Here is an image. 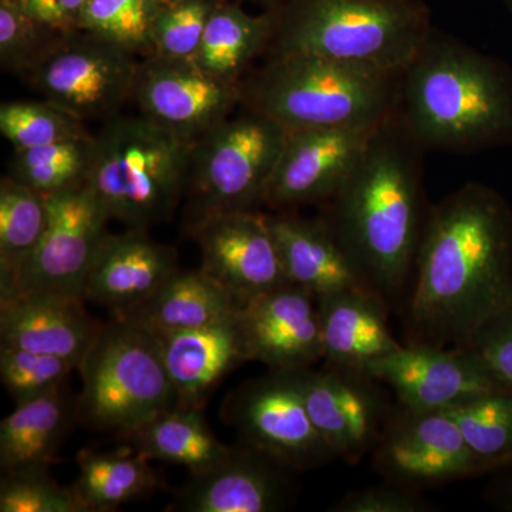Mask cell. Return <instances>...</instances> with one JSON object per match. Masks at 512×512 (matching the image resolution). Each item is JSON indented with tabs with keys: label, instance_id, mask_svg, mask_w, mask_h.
I'll return each mask as SVG.
<instances>
[{
	"label": "cell",
	"instance_id": "d6986e66",
	"mask_svg": "<svg viewBox=\"0 0 512 512\" xmlns=\"http://www.w3.org/2000/svg\"><path fill=\"white\" fill-rule=\"evenodd\" d=\"M178 252L154 241L147 229L127 228L101 241L84 286V301L127 318L146 305L178 271Z\"/></svg>",
	"mask_w": 512,
	"mask_h": 512
},
{
	"label": "cell",
	"instance_id": "4316f807",
	"mask_svg": "<svg viewBox=\"0 0 512 512\" xmlns=\"http://www.w3.org/2000/svg\"><path fill=\"white\" fill-rule=\"evenodd\" d=\"M274 30V10L251 15L239 3L222 0L211 15L194 60L217 79L241 83L252 63L268 52Z\"/></svg>",
	"mask_w": 512,
	"mask_h": 512
},
{
	"label": "cell",
	"instance_id": "d590c367",
	"mask_svg": "<svg viewBox=\"0 0 512 512\" xmlns=\"http://www.w3.org/2000/svg\"><path fill=\"white\" fill-rule=\"evenodd\" d=\"M222 0H180L158 8L153 23L154 55L194 60L214 10Z\"/></svg>",
	"mask_w": 512,
	"mask_h": 512
},
{
	"label": "cell",
	"instance_id": "3957f363",
	"mask_svg": "<svg viewBox=\"0 0 512 512\" xmlns=\"http://www.w3.org/2000/svg\"><path fill=\"white\" fill-rule=\"evenodd\" d=\"M397 114L427 153L510 147L512 69L433 28L404 69Z\"/></svg>",
	"mask_w": 512,
	"mask_h": 512
},
{
	"label": "cell",
	"instance_id": "603a6c76",
	"mask_svg": "<svg viewBox=\"0 0 512 512\" xmlns=\"http://www.w3.org/2000/svg\"><path fill=\"white\" fill-rule=\"evenodd\" d=\"M323 365L369 375V367L403 346L389 326L390 306L369 289L318 296Z\"/></svg>",
	"mask_w": 512,
	"mask_h": 512
},
{
	"label": "cell",
	"instance_id": "e575fe53",
	"mask_svg": "<svg viewBox=\"0 0 512 512\" xmlns=\"http://www.w3.org/2000/svg\"><path fill=\"white\" fill-rule=\"evenodd\" d=\"M73 370L77 367L63 357L9 346L0 349V377L15 403L63 389Z\"/></svg>",
	"mask_w": 512,
	"mask_h": 512
},
{
	"label": "cell",
	"instance_id": "ba28073f",
	"mask_svg": "<svg viewBox=\"0 0 512 512\" xmlns=\"http://www.w3.org/2000/svg\"><path fill=\"white\" fill-rule=\"evenodd\" d=\"M288 134L276 121L242 109L198 138L184 198L188 234L218 215L265 207Z\"/></svg>",
	"mask_w": 512,
	"mask_h": 512
},
{
	"label": "cell",
	"instance_id": "cb8c5ba5",
	"mask_svg": "<svg viewBox=\"0 0 512 512\" xmlns=\"http://www.w3.org/2000/svg\"><path fill=\"white\" fill-rule=\"evenodd\" d=\"M266 218L291 284L316 296L369 289L322 218L302 217L296 211H274Z\"/></svg>",
	"mask_w": 512,
	"mask_h": 512
},
{
	"label": "cell",
	"instance_id": "44dd1931",
	"mask_svg": "<svg viewBox=\"0 0 512 512\" xmlns=\"http://www.w3.org/2000/svg\"><path fill=\"white\" fill-rule=\"evenodd\" d=\"M83 298L60 293H18L0 299L2 346L35 350L79 367L103 328Z\"/></svg>",
	"mask_w": 512,
	"mask_h": 512
},
{
	"label": "cell",
	"instance_id": "2e32d148",
	"mask_svg": "<svg viewBox=\"0 0 512 512\" xmlns=\"http://www.w3.org/2000/svg\"><path fill=\"white\" fill-rule=\"evenodd\" d=\"M190 235L201 251V271L224 286L241 306L291 284L264 212L218 215Z\"/></svg>",
	"mask_w": 512,
	"mask_h": 512
},
{
	"label": "cell",
	"instance_id": "277c9868",
	"mask_svg": "<svg viewBox=\"0 0 512 512\" xmlns=\"http://www.w3.org/2000/svg\"><path fill=\"white\" fill-rule=\"evenodd\" d=\"M266 56L309 55L402 73L429 37L424 0H285Z\"/></svg>",
	"mask_w": 512,
	"mask_h": 512
},
{
	"label": "cell",
	"instance_id": "30bf717a",
	"mask_svg": "<svg viewBox=\"0 0 512 512\" xmlns=\"http://www.w3.org/2000/svg\"><path fill=\"white\" fill-rule=\"evenodd\" d=\"M225 420L242 444L293 471L338 460L311 419L295 372H274L238 386L224 403Z\"/></svg>",
	"mask_w": 512,
	"mask_h": 512
},
{
	"label": "cell",
	"instance_id": "b9f144b4",
	"mask_svg": "<svg viewBox=\"0 0 512 512\" xmlns=\"http://www.w3.org/2000/svg\"><path fill=\"white\" fill-rule=\"evenodd\" d=\"M483 495L495 510L512 512V464L491 474Z\"/></svg>",
	"mask_w": 512,
	"mask_h": 512
},
{
	"label": "cell",
	"instance_id": "6da1fadb",
	"mask_svg": "<svg viewBox=\"0 0 512 512\" xmlns=\"http://www.w3.org/2000/svg\"><path fill=\"white\" fill-rule=\"evenodd\" d=\"M512 301V207L471 181L431 205L403 311L404 345L464 346Z\"/></svg>",
	"mask_w": 512,
	"mask_h": 512
},
{
	"label": "cell",
	"instance_id": "8fae6325",
	"mask_svg": "<svg viewBox=\"0 0 512 512\" xmlns=\"http://www.w3.org/2000/svg\"><path fill=\"white\" fill-rule=\"evenodd\" d=\"M370 457L384 480L420 491L487 476L450 410L414 409L397 400Z\"/></svg>",
	"mask_w": 512,
	"mask_h": 512
},
{
	"label": "cell",
	"instance_id": "ab89813d",
	"mask_svg": "<svg viewBox=\"0 0 512 512\" xmlns=\"http://www.w3.org/2000/svg\"><path fill=\"white\" fill-rule=\"evenodd\" d=\"M332 512H433L436 505L420 490L384 480L376 487L350 491L329 508Z\"/></svg>",
	"mask_w": 512,
	"mask_h": 512
},
{
	"label": "cell",
	"instance_id": "7bdbcfd3",
	"mask_svg": "<svg viewBox=\"0 0 512 512\" xmlns=\"http://www.w3.org/2000/svg\"><path fill=\"white\" fill-rule=\"evenodd\" d=\"M241 2L255 3V5L262 6L265 10H274L279 8L285 0H241Z\"/></svg>",
	"mask_w": 512,
	"mask_h": 512
},
{
	"label": "cell",
	"instance_id": "9a60e30c",
	"mask_svg": "<svg viewBox=\"0 0 512 512\" xmlns=\"http://www.w3.org/2000/svg\"><path fill=\"white\" fill-rule=\"evenodd\" d=\"M380 124L289 131L265 207L295 211L325 204L355 170Z\"/></svg>",
	"mask_w": 512,
	"mask_h": 512
},
{
	"label": "cell",
	"instance_id": "1f68e13d",
	"mask_svg": "<svg viewBox=\"0 0 512 512\" xmlns=\"http://www.w3.org/2000/svg\"><path fill=\"white\" fill-rule=\"evenodd\" d=\"M94 136L15 151L9 177L50 195L86 183L92 165Z\"/></svg>",
	"mask_w": 512,
	"mask_h": 512
},
{
	"label": "cell",
	"instance_id": "7c38bea8",
	"mask_svg": "<svg viewBox=\"0 0 512 512\" xmlns=\"http://www.w3.org/2000/svg\"><path fill=\"white\" fill-rule=\"evenodd\" d=\"M46 200L45 232L10 296L60 293L83 298L87 275L107 235L110 217L86 183L46 195Z\"/></svg>",
	"mask_w": 512,
	"mask_h": 512
},
{
	"label": "cell",
	"instance_id": "e0dca14e",
	"mask_svg": "<svg viewBox=\"0 0 512 512\" xmlns=\"http://www.w3.org/2000/svg\"><path fill=\"white\" fill-rule=\"evenodd\" d=\"M404 406L451 410L485 393L504 389L464 346L404 345L369 367Z\"/></svg>",
	"mask_w": 512,
	"mask_h": 512
},
{
	"label": "cell",
	"instance_id": "83f0119b",
	"mask_svg": "<svg viewBox=\"0 0 512 512\" xmlns=\"http://www.w3.org/2000/svg\"><path fill=\"white\" fill-rule=\"evenodd\" d=\"M121 439L150 460L177 464L191 476L210 470L231 453L204 419L202 409L174 407Z\"/></svg>",
	"mask_w": 512,
	"mask_h": 512
},
{
	"label": "cell",
	"instance_id": "9c48e42d",
	"mask_svg": "<svg viewBox=\"0 0 512 512\" xmlns=\"http://www.w3.org/2000/svg\"><path fill=\"white\" fill-rule=\"evenodd\" d=\"M138 66L133 53L80 30L59 37L26 74L43 100L82 121H107L133 100Z\"/></svg>",
	"mask_w": 512,
	"mask_h": 512
},
{
	"label": "cell",
	"instance_id": "8992f818",
	"mask_svg": "<svg viewBox=\"0 0 512 512\" xmlns=\"http://www.w3.org/2000/svg\"><path fill=\"white\" fill-rule=\"evenodd\" d=\"M195 141L143 114L104 121L86 185L111 221L148 229L170 220L187 192Z\"/></svg>",
	"mask_w": 512,
	"mask_h": 512
},
{
	"label": "cell",
	"instance_id": "f1b7e54d",
	"mask_svg": "<svg viewBox=\"0 0 512 512\" xmlns=\"http://www.w3.org/2000/svg\"><path fill=\"white\" fill-rule=\"evenodd\" d=\"M150 458L126 443L114 451H80L72 485L84 511H111L156 490Z\"/></svg>",
	"mask_w": 512,
	"mask_h": 512
},
{
	"label": "cell",
	"instance_id": "f35d334b",
	"mask_svg": "<svg viewBox=\"0 0 512 512\" xmlns=\"http://www.w3.org/2000/svg\"><path fill=\"white\" fill-rule=\"evenodd\" d=\"M471 350L504 389L512 392V301L471 336Z\"/></svg>",
	"mask_w": 512,
	"mask_h": 512
},
{
	"label": "cell",
	"instance_id": "5bb4252c",
	"mask_svg": "<svg viewBox=\"0 0 512 512\" xmlns=\"http://www.w3.org/2000/svg\"><path fill=\"white\" fill-rule=\"evenodd\" d=\"M133 100L143 116L197 141L241 107V83L217 79L195 60L153 55L140 60Z\"/></svg>",
	"mask_w": 512,
	"mask_h": 512
},
{
	"label": "cell",
	"instance_id": "60d3db41",
	"mask_svg": "<svg viewBox=\"0 0 512 512\" xmlns=\"http://www.w3.org/2000/svg\"><path fill=\"white\" fill-rule=\"evenodd\" d=\"M23 12L45 28L72 35L82 30L87 0H13Z\"/></svg>",
	"mask_w": 512,
	"mask_h": 512
},
{
	"label": "cell",
	"instance_id": "f6af8a7d",
	"mask_svg": "<svg viewBox=\"0 0 512 512\" xmlns=\"http://www.w3.org/2000/svg\"><path fill=\"white\" fill-rule=\"evenodd\" d=\"M501 2H503L505 8L510 10V12L512 13V0H501Z\"/></svg>",
	"mask_w": 512,
	"mask_h": 512
},
{
	"label": "cell",
	"instance_id": "7a4b0ae2",
	"mask_svg": "<svg viewBox=\"0 0 512 512\" xmlns=\"http://www.w3.org/2000/svg\"><path fill=\"white\" fill-rule=\"evenodd\" d=\"M426 154L396 110L342 187L320 205L319 217L367 288L399 315L433 205L424 187Z\"/></svg>",
	"mask_w": 512,
	"mask_h": 512
},
{
	"label": "cell",
	"instance_id": "ac0fdd59",
	"mask_svg": "<svg viewBox=\"0 0 512 512\" xmlns=\"http://www.w3.org/2000/svg\"><path fill=\"white\" fill-rule=\"evenodd\" d=\"M252 362L298 372L323 362L318 296L288 284L245 303L239 313Z\"/></svg>",
	"mask_w": 512,
	"mask_h": 512
},
{
	"label": "cell",
	"instance_id": "f546056e",
	"mask_svg": "<svg viewBox=\"0 0 512 512\" xmlns=\"http://www.w3.org/2000/svg\"><path fill=\"white\" fill-rule=\"evenodd\" d=\"M47 224L42 192L6 175L0 181V299L15 292L16 282L36 251Z\"/></svg>",
	"mask_w": 512,
	"mask_h": 512
},
{
	"label": "cell",
	"instance_id": "7402d4cb",
	"mask_svg": "<svg viewBox=\"0 0 512 512\" xmlns=\"http://www.w3.org/2000/svg\"><path fill=\"white\" fill-rule=\"evenodd\" d=\"M239 313L207 328L157 335L178 407L202 409L225 377L252 362Z\"/></svg>",
	"mask_w": 512,
	"mask_h": 512
},
{
	"label": "cell",
	"instance_id": "4fadbf2b",
	"mask_svg": "<svg viewBox=\"0 0 512 512\" xmlns=\"http://www.w3.org/2000/svg\"><path fill=\"white\" fill-rule=\"evenodd\" d=\"M295 375L313 424L335 456L349 466L370 456L394 406L383 383L367 373L326 365Z\"/></svg>",
	"mask_w": 512,
	"mask_h": 512
},
{
	"label": "cell",
	"instance_id": "ffe728a7",
	"mask_svg": "<svg viewBox=\"0 0 512 512\" xmlns=\"http://www.w3.org/2000/svg\"><path fill=\"white\" fill-rule=\"evenodd\" d=\"M293 471L242 444L210 470L190 476L175 497L185 512H274L291 498Z\"/></svg>",
	"mask_w": 512,
	"mask_h": 512
},
{
	"label": "cell",
	"instance_id": "484cf974",
	"mask_svg": "<svg viewBox=\"0 0 512 512\" xmlns=\"http://www.w3.org/2000/svg\"><path fill=\"white\" fill-rule=\"evenodd\" d=\"M74 419H77L76 402L70 400L64 387L16 403L15 410L0 423L3 473L49 467Z\"/></svg>",
	"mask_w": 512,
	"mask_h": 512
},
{
	"label": "cell",
	"instance_id": "5b68a950",
	"mask_svg": "<svg viewBox=\"0 0 512 512\" xmlns=\"http://www.w3.org/2000/svg\"><path fill=\"white\" fill-rule=\"evenodd\" d=\"M403 72L318 56H266L262 66L242 79L241 107L288 131L375 126L397 110Z\"/></svg>",
	"mask_w": 512,
	"mask_h": 512
},
{
	"label": "cell",
	"instance_id": "d4e9b609",
	"mask_svg": "<svg viewBox=\"0 0 512 512\" xmlns=\"http://www.w3.org/2000/svg\"><path fill=\"white\" fill-rule=\"evenodd\" d=\"M237 299L204 271L177 272L128 319L158 336L217 325L241 311Z\"/></svg>",
	"mask_w": 512,
	"mask_h": 512
},
{
	"label": "cell",
	"instance_id": "836d02e7",
	"mask_svg": "<svg viewBox=\"0 0 512 512\" xmlns=\"http://www.w3.org/2000/svg\"><path fill=\"white\" fill-rule=\"evenodd\" d=\"M0 133L15 151L92 136L84 121L46 100L3 103Z\"/></svg>",
	"mask_w": 512,
	"mask_h": 512
},
{
	"label": "cell",
	"instance_id": "8d00e7d4",
	"mask_svg": "<svg viewBox=\"0 0 512 512\" xmlns=\"http://www.w3.org/2000/svg\"><path fill=\"white\" fill-rule=\"evenodd\" d=\"M64 35L30 18L13 0H0V67L28 73Z\"/></svg>",
	"mask_w": 512,
	"mask_h": 512
},
{
	"label": "cell",
	"instance_id": "4dcf8cb0",
	"mask_svg": "<svg viewBox=\"0 0 512 512\" xmlns=\"http://www.w3.org/2000/svg\"><path fill=\"white\" fill-rule=\"evenodd\" d=\"M487 476L512 464V392L494 390L450 410Z\"/></svg>",
	"mask_w": 512,
	"mask_h": 512
},
{
	"label": "cell",
	"instance_id": "ee69618b",
	"mask_svg": "<svg viewBox=\"0 0 512 512\" xmlns=\"http://www.w3.org/2000/svg\"><path fill=\"white\" fill-rule=\"evenodd\" d=\"M180 2V0H158V3H160V6L163 5H170V3Z\"/></svg>",
	"mask_w": 512,
	"mask_h": 512
},
{
	"label": "cell",
	"instance_id": "52a82bcc",
	"mask_svg": "<svg viewBox=\"0 0 512 512\" xmlns=\"http://www.w3.org/2000/svg\"><path fill=\"white\" fill-rule=\"evenodd\" d=\"M77 419L124 436L178 406L160 338L133 320L103 325L79 367Z\"/></svg>",
	"mask_w": 512,
	"mask_h": 512
},
{
	"label": "cell",
	"instance_id": "74e56055",
	"mask_svg": "<svg viewBox=\"0 0 512 512\" xmlns=\"http://www.w3.org/2000/svg\"><path fill=\"white\" fill-rule=\"evenodd\" d=\"M0 512H86L72 487H62L47 468L3 473Z\"/></svg>",
	"mask_w": 512,
	"mask_h": 512
},
{
	"label": "cell",
	"instance_id": "d6a6232c",
	"mask_svg": "<svg viewBox=\"0 0 512 512\" xmlns=\"http://www.w3.org/2000/svg\"><path fill=\"white\" fill-rule=\"evenodd\" d=\"M158 8V0H87L82 30L144 59L154 55Z\"/></svg>",
	"mask_w": 512,
	"mask_h": 512
}]
</instances>
